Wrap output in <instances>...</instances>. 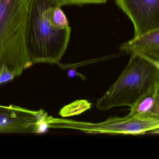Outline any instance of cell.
<instances>
[{
	"label": "cell",
	"mask_w": 159,
	"mask_h": 159,
	"mask_svg": "<svg viewBox=\"0 0 159 159\" xmlns=\"http://www.w3.org/2000/svg\"><path fill=\"white\" fill-rule=\"evenodd\" d=\"M63 6L60 0H29L25 43L28 54L33 65H60L71 32L70 27L63 28L54 21L55 10Z\"/></svg>",
	"instance_id": "obj_1"
},
{
	"label": "cell",
	"mask_w": 159,
	"mask_h": 159,
	"mask_svg": "<svg viewBox=\"0 0 159 159\" xmlns=\"http://www.w3.org/2000/svg\"><path fill=\"white\" fill-rule=\"evenodd\" d=\"M158 84L159 63L137 54H131L118 79L98 99L96 107L102 111L117 107L131 108Z\"/></svg>",
	"instance_id": "obj_2"
},
{
	"label": "cell",
	"mask_w": 159,
	"mask_h": 159,
	"mask_svg": "<svg viewBox=\"0 0 159 159\" xmlns=\"http://www.w3.org/2000/svg\"><path fill=\"white\" fill-rule=\"evenodd\" d=\"M29 0H0V70L7 66L16 76L33 65L26 47Z\"/></svg>",
	"instance_id": "obj_3"
},
{
	"label": "cell",
	"mask_w": 159,
	"mask_h": 159,
	"mask_svg": "<svg viewBox=\"0 0 159 159\" xmlns=\"http://www.w3.org/2000/svg\"><path fill=\"white\" fill-rule=\"evenodd\" d=\"M47 128L78 130L88 134H142L148 132L159 134V119H148L140 116L110 117L97 123L80 121L71 119H59L47 116Z\"/></svg>",
	"instance_id": "obj_4"
},
{
	"label": "cell",
	"mask_w": 159,
	"mask_h": 159,
	"mask_svg": "<svg viewBox=\"0 0 159 159\" xmlns=\"http://www.w3.org/2000/svg\"><path fill=\"white\" fill-rule=\"evenodd\" d=\"M48 113L44 110H31L16 105H0V134L40 133Z\"/></svg>",
	"instance_id": "obj_5"
},
{
	"label": "cell",
	"mask_w": 159,
	"mask_h": 159,
	"mask_svg": "<svg viewBox=\"0 0 159 159\" xmlns=\"http://www.w3.org/2000/svg\"><path fill=\"white\" fill-rule=\"evenodd\" d=\"M115 2L132 21L134 38L159 29V0H116Z\"/></svg>",
	"instance_id": "obj_6"
},
{
	"label": "cell",
	"mask_w": 159,
	"mask_h": 159,
	"mask_svg": "<svg viewBox=\"0 0 159 159\" xmlns=\"http://www.w3.org/2000/svg\"><path fill=\"white\" fill-rule=\"evenodd\" d=\"M121 52L142 56L159 63V29L133 38L120 46Z\"/></svg>",
	"instance_id": "obj_7"
},
{
	"label": "cell",
	"mask_w": 159,
	"mask_h": 159,
	"mask_svg": "<svg viewBox=\"0 0 159 159\" xmlns=\"http://www.w3.org/2000/svg\"><path fill=\"white\" fill-rule=\"evenodd\" d=\"M130 110L131 116L159 119V84L140 98Z\"/></svg>",
	"instance_id": "obj_8"
},
{
	"label": "cell",
	"mask_w": 159,
	"mask_h": 159,
	"mask_svg": "<svg viewBox=\"0 0 159 159\" xmlns=\"http://www.w3.org/2000/svg\"><path fill=\"white\" fill-rule=\"evenodd\" d=\"M92 107V104L85 99H79L60 109L59 115L63 118L80 115Z\"/></svg>",
	"instance_id": "obj_9"
},
{
	"label": "cell",
	"mask_w": 159,
	"mask_h": 159,
	"mask_svg": "<svg viewBox=\"0 0 159 159\" xmlns=\"http://www.w3.org/2000/svg\"><path fill=\"white\" fill-rule=\"evenodd\" d=\"M16 77L15 72L7 66H4L0 70V85L13 80Z\"/></svg>",
	"instance_id": "obj_10"
},
{
	"label": "cell",
	"mask_w": 159,
	"mask_h": 159,
	"mask_svg": "<svg viewBox=\"0 0 159 159\" xmlns=\"http://www.w3.org/2000/svg\"><path fill=\"white\" fill-rule=\"evenodd\" d=\"M60 1L64 5L102 4V3H106L107 2V0H60Z\"/></svg>",
	"instance_id": "obj_11"
},
{
	"label": "cell",
	"mask_w": 159,
	"mask_h": 159,
	"mask_svg": "<svg viewBox=\"0 0 159 159\" xmlns=\"http://www.w3.org/2000/svg\"><path fill=\"white\" fill-rule=\"evenodd\" d=\"M67 76L69 78H71V79L74 78L76 76H78V77H80V78L84 80L85 79V76L77 72L76 71V68L75 67L72 68L68 70Z\"/></svg>",
	"instance_id": "obj_12"
}]
</instances>
